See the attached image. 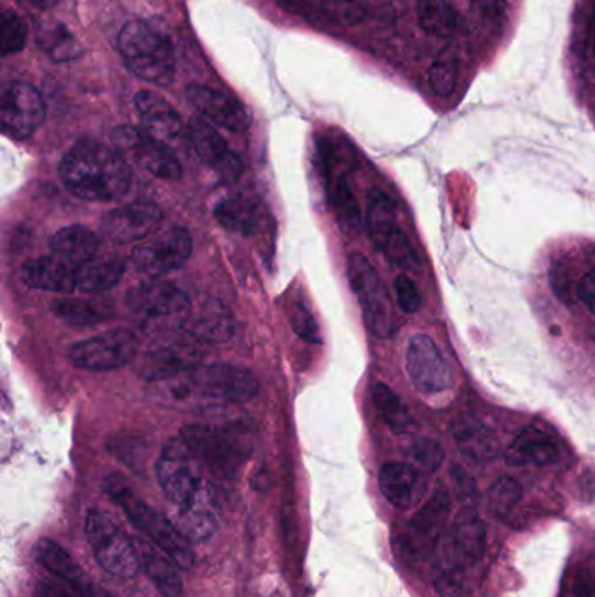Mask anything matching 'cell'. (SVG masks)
I'll return each instance as SVG.
<instances>
[{
	"label": "cell",
	"mask_w": 595,
	"mask_h": 597,
	"mask_svg": "<svg viewBox=\"0 0 595 597\" xmlns=\"http://www.w3.org/2000/svg\"><path fill=\"white\" fill-rule=\"evenodd\" d=\"M258 393V378L249 369L232 364L196 367L150 384L152 400L182 411L243 404Z\"/></svg>",
	"instance_id": "obj_1"
},
{
	"label": "cell",
	"mask_w": 595,
	"mask_h": 597,
	"mask_svg": "<svg viewBox=\"0 0 595 597\" xmlns=\"http://www.w3.org/2000/svg\"><path fill=\"white\" fill-rule=\"evenodd\" d=\"M58 173L65 187L84 202H119L128 194L134 181L131 167L125 158L114 147L91 138L70 147Z\"/></svg>",
	"instance_id": "obj_2"
},
{
	"label": "cell",
	"mask_w": 595,
	"mask_h": 597,
	"mask_svg": "<svg viewBox=\"0 0 595 597\" xmlns=\"http://www.w3.org/2000/svg\"><path fill=\"white\" fill-rule=\"evenodd\" d=\"M117 48L129 70L158 87H168L175 78L173 44L158 26L147 22H129L121 31Z\"/></svg>",
	"instance_id": "obj_3"
},
{
	"label": "cell",
	"mask_w": 595,
	"mask_h": 597,
	"mask_svg": "<svg viewBox=\"0 0 595 597\" xmlns=\"http://www.w3.org/2000/svg\"><path fill=\"white\" fill-rule=\"evenodd\" d=\"M105 491L114 502L125 510L128 519L140 529L141 533L155 542L159 549H163L179 566L188 570L194 564V552L187 543V538L181 533V529L161 516L158 510L141 502L134 490L126 484L121 475H111L105 481Z\"/></svg>",
	"instance_id": "obj_4"
},
{
	"label": "cell",
	"mask_w": 595,
	"mask_h": 597,
	"mask_svg": "<svg viewBox=\"0 0 595 597\" xmlns=\"http://www.w3.org/2000/svg\"><path fill=\"white\" fill-rule=\"evenodd\" d=\"M181 435L202 467L220 481H232L250 452L249 438L232 426L191 425Z\"/></svg>",
	"instance_id": "obj_5"
},
{
	"label": "cell",
	"mask_w": 595,
	"mask_h": 597,
	"mask_svg": "<svg viewBox=\"0 0 595 597\" xmlns=\"http://www.w3.org/2000/svg\"><path fill=\"white\" fill-rule=\"evenodd\" d=\"M84 531L94 558L105 572L121 581H129L137 575L140 567L137 546L107 512L100 508L88 512Z\"/></svg>",
	"instance_id": "obj_6"
},
{
	"label": "cell",
	"mask_w": 595,
	"mask_h": 597,
	"mask_svg": "<svg viewBox=\"0 0 595 597\" xmlns=\"http://www.w3.org/2000/svg\"><path fill=\"white\" fill-rule=\"evenodd\" d=\"M347 279L352 284L353 292L358 297L368 331L381 340L391 337L397 331V320L390 294L365 255H350Z\"/></svg>",
	"instance_id": "obj_7"
},
{
	"label": "cell",
	"mask_w": 595,
	"mask_h": 597,
	"mask_svg": "<svg viewBox=\"0 0 595 597\" xmlns=\"http://www.w3.org/2000/svg\"><path fill=\"white\" fill-rule=\"evenodd\" d=\"M114 149L125 158L129 167L138 168L163 181H181L182 164L179 156L144 128L117 126L111 135Z\"/></svg>",
	"instance_id": "obj_8"
},
{
	"label": "cell",
	"mask_w": 595,
	"mask_h": 597,
	"mask_svg": "<svg viewBox=\"0 0 595 597\" xmlns=\"http://www.w3.org/2000/svg\"><path fill=\"white\" fill-rule=\"evenodd\" d=\"M156 475L164 496L176 508L184 507L197 490L205 484L202 463L184 437H173L164 444L163 451L156 463Z\"/></svg>",
	"instance_id": "obj_9"
},
{
	"label": "cell",
	"mask_w": 595,
	"mask_h": 597,
	"mask_svg": "<svg viewBox=\"0 0 595 597\" xmlns=\"http://www.w3.org/2000/svg\"><path fill=\"white\" fill-rule=\"evenodd\" d=\"M128 305L144 325L155 331L156 326H182L193 301L175 285L150 282L128 294Z\"/></svg>",
	"instance_id": "obj_10"
},
{
	"label": "cell",
	"mask_w": 595,
	"mask_h": 597,
	"mask_svg": "<svg viewBox=\"0 0 595 597\" xmlns=\"http://www.w3.org/2000/svg\"><path fill=\"white\" fill-rule=\"evenodd\" d=\"M193 254V238L187 229L172 228L156 232L131 254V263L141 275L150 278L181 269Z\"/></svg>",
	"instance_id": "obj_11"
},
{
	"label": "cell",
	"mask_w": 595,
	"mask_h": 597,
	"mask_svg": "<svg viewBox=\"0 0 595 597\" xmlns=\"http://www.w3.org/2000/svg\"><path fill=\"white\" fill-rule=\"evenodd\" d=\"M138 353L137 335L125 329L107 331L70 346L73 366L84 370H114L128 366Z\"/></svg>",
	"instance_id": "obj_12"
},
{
	"label": "cell",
	"mask_w": 595,
	"mask_h": 597,
	"mask_svg": "<svg viewBox=\"0 0 595 597\" xmlns=\"http://www.w3.org/2000/svg\"><path fill=\"white\" fill-rule=\"evenodd\" d=\"M405 369L415 390L435 395L455 384V370L428 335H412L405 352Z\"/></svg>",
	"instance_id": "obj_13"
},
{
	"label": "cell",
	"mask_w": 595,
	"mask_h": 597,
	"mask_svg": "<svg viewBox=\"0 0 595 597\" xmlns=\"http://www.w3.org/2000/svg\"><path fill=\"white\" fill-rule=\"evenodd\" d=\"M46 117V105L39 91L26 82H11L0 102L2 131L14 140H26L39 129Z\"/></svg>",
	"instance_id": "obj_14"
},
{
	"label": "cell",
	"mask_w": 595,
	"mask_h": 597,
	"mask_svg": "<svg viewBox=\"0 0 595 597\" xmlns=\"http://www.w3.org/2000/svg\"><path fill=\"white\" fill-rule=\"evenodd\" d=\"M191 146L197 158L214 170L215 175L222 184H234L243 173V161L240 156L229 149L222 135L215 129L210 120L194 116L188 120Z\"/></svg>",
	"instance_id": "obj_15"
},
{
	"label": "cell",
	"mask_w": 595,
	"mask_h": 597,
	"mask_svg": "<svg viewBox=\"0 0 595 597\" xmlns=\"http://www.w3.org/2000/svg\"><path fill=\"white\" fill-rule=\"evenodd\" d=\"M135 107L140 116L141 125L147 134L158 138L159 142L170 147L172 151H187L191 146L188 126L179 116V112L168 104L167 100L152 91H140L135 96Z\"/></svg>",
	"instance_id": "obj_16"
},
{
	"label": "cell",
	"mask_w": 595,
	"mask_h": 597,
	"mask_svg": "<svg viewBox=\"0 0 595 597\" xmlns=\"http://www.w3.org/2000/svg\"><path fill=\"white\" fill-rule=\"evenodd\" d=\"M194 340L168 337L150 346L140 364V376L156 382L196 369L203 360V352Z\"/></svg>",
	"instance_id": "obj_17"
},
{
	"label": "cell",
	"mask_w": 595,
	"mask_h": 597,
	"mask_svg": "<svg viewBox=\"0 0 595 597\" xmlns=\"http://www.w3.org/2000/svg\"><path fill=\"white\" fill-rule=\"evenodd\" d=\"M163 214L152 202H131L105 214L102 232L117 245L147 240L155 234Z\"/></svg>",
	"instance_id": "obj_18"
},
{
	"label": "cell",
	"mask_w": 595,
	"mask_h": 597,
	"mask_svg": "<svg viewBox=\"0 0 595 597\" xmlns=\"http://www.w3.org/2000/svg\"><path fill=\"white\" fill-rule=\"evenodd\" d=\"M484 523L473 512L461 514L446 537L442 538V558L446 572H461L465 564L477 563L485 549Z\"/></svg>",
	"instance_id": "obj_19"
},
{
	"label": "cell",
	"mask_w": 595,
	"mask_h": 597,
	"mask_svg": "<svg viewBox=\"0 0 595 597\" xmlns=\"http://www.w3.org/2000/svg\"><path fill=\"white\" fill-rule=\"evenodd\" d=\"M182 329L197 343H228L234 334V317L219 299L203 297L191 305Z\"/></svg>",
	"instance_id": "obj_20"
},
{
	"label": "cell",
	"mask_w": 595,
	"mask_h": 597,
	"mask_svg": "<svg viewBox=\"0 0 595 597\" xmlns=\"http://www.w3.org/2000/svg\"><path fill=\"white\" fill-rule=\"evenodd\" d=\"M222 519L219 493L205 481L193 498L179 508V529L187 540L205 542L217 533Z\"/></svg>",
	"instance_id": "obj_21"
},
{
	"label": "cell",
	"mask_w": 595,
	"mask_h": 597,
	"mask_svg": "<svg viewBox=\"0 0 595 597\" xmlns=\"http://www.w3.org/2000/svg\"><path fill=\"white\" fill-rule=\"evenodd\" d=\"M187 100L199 112V116L210 120L211 125L228 129L232 134H241L250 128L252 119L247 108L222 91L206 87H191L187 90Z\"/></svg>",
	"instance_id": "obj_22"
},
{
	"label": "cell",
	"mask_w": 595,
	"mask_h": 597,
	"mask_svg": "<svg viewBox=\"0 0 595 597\" xmlns=\"http://www.w3.org/2000/svg\"><path fill=\"white\" fill-rule=\"evenodd\" d=\"M450 498L446 490H438L424 503L409 525L408 547L411 554H428L437 546L442 528L449 516Z\"/></svg>",
	"instance_id": "obj_23"
},
{
	"label": "cell",
	"mask_w": 595,
	"mask_h": 597,
	"mask_svg": "<svg viewBox=\"0 0 595 597\" xmlns=\"http://www.w3.org/2000/svg\"><path fill=\"white\" fill-rule=\"evenodd\" d=\"M22 279L44 292L72 294L78 290V267L58 255L31 259L22 266Z\"/></svg>",
	"instance_id": "obj_24"
},
{
	"label": "cell",
	"mask_w": 595,
	"mask_h": 597,
	"mask_svg": "<svg viewBox=\"0 0 595 597\" xmlns=\"http://www.w3.org/2000/svg\"><path fill=\"white\" fill-rule=\"evenodd\" d=\"M135 546H137L140 564L159 594L163 597H181L184 593L181 566L163 549L150 542L149 538L147 540L141 538Z\"/></svg>",
	"instance_id": "obj_25"
},
{
	"label": "cell",
	"mask_w": 595,
	"mask_h": 597,
	"mask_svg": "<svg viewBox=\"0 0 595 597\" xmlns=\"http://www.w3.org/2000/svg\"><path fill=\"white\" fill-rule=\"evenodd\" d=\"M559 460V447L547 432L527 426L510 444L505 461L510 467H549Z\"/></svg>",
	"instance_id": "obj_26"
},
{
	"label": "cell",
	"mask_w": 595,
	"mask_h": 597,
	"mask_svg": "<svg viewBox=\"0 0 595 597\" xmlns=\"http://www.w3.org/2000/svg\"><path fill=\"white\" fill-rule=\"evenodd\" d=\"M379 487L393 507L409 508L423 494V479L411 464L388 463L379 472Z\"/></svg>",
	"instance_id": "obj_27"
},
{
	"label": "cell",
	"mask_w": 595,
	"mask_h": 597,
	"mask_svg": "<svg viewBox=\"0 0 595 597\" xmlns=\"http://www.w3.org/2000/svg\"><path fill=\"white\" fill-rule=\"evenodd\" d=\"M215 219L228 231L252 237L262 220V210L255 199L247 194H231L215 205Z\"/></svg>",
	"instance_id": "obj_28"
},
{
	"label": "cell",
	"mask_w": 595,
	"mask_h": 597,
	"mask_svg": "<svg viewBox=\"0 0 595 597\" xmlns=\"http://www.w3.org/2000/svg\"><path fill=\"white\" fill-rule=\"evenodd\" d=\"M450 434L455 437L462 455L479 463L494 460L500 452V444L493 432L473 417L456 420L450 426Z\"/></svg>",
	"instance_id": "obj_29"
},
{
	"label": "cell",
	"mask_w": 595,
	"mask_h": 597,
	"mask_svg": "<svg viewBox=\"0 0 595 597\" xmlns=\"http://www.w3.org/2000/svg\"><path fill=\"white\" fill-rule=\"evenodd\" d=\"M49 246L53 254L79 267L96 255L99 238L84 226H69L53 234Z\"/></svg>",
	"instance_id": "obj_30"
},
{
	"label": "cell",
	"mask_w": 595,
	"mask_h": 597,
	"mask_svg": "<svg viewBox=\"0 0 595 597\" xmlns=\"http://www.w3.org/2000/svg\"><path fill=\"white\" fill-rule=\"evenodd\" d=\"M125 272V261L116 255L93 257L78 267V290L84 294L105 292L119 284Z\"/></svg>",
	"instance_id": "obj_31"
},
{
	"label": "cell",
	"mask_w": 595,
	"mask_h": 597,
	"mask_svg": "<svg viewBox=\"0 0 595 597\" xmlns=\"http://www.w3.org/2000/svg\"><path fill=\"white\" fill-rule=\"evenodd\" d=\"M399 228L393 199L382 191L374 190L368 196L367 229L376 249H381L382 243Z\"/></svg>",
	"instance_id": "obj_32"
},
{
	"label": "cell",
	"mask_w": 595,
	"mask_h": 597,
	"mask_svg": "<svg viewBox=\"0 0 595 597\" xmlns=\"http://www.w3.org/2000/svg\"><path fill=\"white\" fill-rule=\"evenodd\" d=\"M35 558H37V563L46 567L47 572L52 573L56 578L73 582V584H88V582H91L84 570L58 543L53 542L49 538H43L37 542Z\"/></svg>",
	"instance_id": "obj_33"
},
{
	"label": "cell",
	"mask_w": 595,
	"mask_h": 597,
	"mask_svg": "<svg viewBox=\"0 0 595 597\" xmlns=\"http://www.w3.org/2000/svg\"><path fill=\"white\" fill-rule=\"evenodd\" d=\"M58 319L73 326L99 325L114 317V308L103 301H84V299H60L53 305Z\"/></svg>",
	"instance_id": "obj_34"
},
{
	"label": "cell",
	"mask_w": 595,
	"mask_h": 597,
	"mask_svg": "<svg viewBox=\"0 0 595 597\" xmlns=\"http://www.w3.org/2000/svg\"><path fill=\"white\" fill-rule=\"evenodd\" d=\"M37 44L53 61L76 60L82 55V46L72 32L61 23H44L37 32Z\"/></svg>",
	"instance_id": "obj_35"
},
{
	"label": "cell",
	"mask_w": 595,
	"mask_h": 597,
	"mask_svg": "<svg viewBox=\"0 0 595 597\" xmlns=\"http://www.w3.org/2000/svg\"><path fill=\"white\" fill-rule=\"evenodd\" d=\"M373 399L386 425L390 426L394 434H409L414 428V420L409 409L390 387H386L385 382L374 384Z\"/></svg>",
	"instance_id": "obj_36"
},
{
	"label": "cell",
	"mask_w": 595,
	"mask_h": 597,
	"mask_svg": "<svg viewBox=\"0 0 595 597\" xmlns=\"http://www.w3.org/2000/svg\"><path fill=\"white\" fill-rule=\"evenodd\" d=\"M417 20L424 32L438 37L453 35L458 28V14L449 0H417Z\"/></svg>",
	"instance_id": "obj_37"
},
{
	"label": "cell",
	"mask_w": 595,
	"mask_h": 597,
	"mask_svg": "<svg viewBox=\"0 0 595 597\" xmlns=\"http://www.w3.org/2000/svg\"><path fill=\"white\" fill-rule=\"evenodd\" d=\"M334 208L343 231L355 232L362 228V210L346 176H339L334 187Z\"/></svg>",
	"instance_id": "obj_38"
},
{
	"label": "cell",
	"mask_w": 595,
	"mask_h": 597,
	"mask_svg": "<svg viewBox=\"0 0 595 597\" xmlns=\"http://www.w3.org/2000/svg\"><path fill=\"white\" fill-rule=\"evenodd\" d=\"M523 498V487L515 479L500 478L489 490V507L494 516L505 519Z\"/></svg>",
	"instance_id": "obj_39"
},
{
	"label": "cell",
	"mask_w": 595,
	"mask_h": 597,
	"mask_svg": "<svg viewBox=\"0 0 595 597\" xmlns=\"http://www.w3.org/2000/svg\"><path fill=\"white\" fill-rule=\"evenodd\" d=\"M39 597H114L107 590L102 589L93 582L88 584H73V582L61 581V578H43L37 584Z\"/></svg>",
	"instance_id": "obj_40"
},
{
	"label": "cell",
	"mask_w": 595,
	"mask_h": 597,
	"mask_svg": "<svg viewBox=\"0 0 595 597\" xmlns=\"http://www.w3.org/2000/svg\"><path fill=\"white\" fill-rule=\"evenodd\" d=\"M0 35H2V55H16V53L25 48L28 28H26V23L16 13L5 11L2 14Z\"/></svg>",
	"instance_id": "obj_41"
},
{
	"label": "cell",
	"mask_w": 595,
	"mask_h": 597,
	"mask_svg": "<svg viewBox=\"0 0 595 597\" xmlns=\"http://www.w3.org/2000/svg\"><path fill=\"white\" fill-rule=\"evenodd\" d=\"M456 81H458V65L449 58H438L430 69V84H432L435 95L446 99L455 91Z\"/></svg>",
	"instance_id": "obj_42"
},
{
	"label": "cell",
	"mask_w": 595,
	"mask_h": 597,
	"mask_svg": "<svg viewBox=\"0 0 595 597\" xmlns=\"http://www.w3.org/2000/svg\"><path fill=\"white\" fill-rule=\"evenodd\" d=\"M288 314H290L291 329L299 337L309 341V343H321L317 320L313 319V314L309 313L305 305L294 302Z\"/></svg>",
	"instance_id": "obj_43"
},
{
	"label": "cell",
	"mask_w": 595,
	"mask_h": 597,
	"mask_svg": "<svg viewBox=\"0 0 595 597\" xmlns=\"http://www.w3.org/2000/svg\"><path fill=\"white\" fill-rule=\"evenodd\" d=\"M412 460L415 464H420L421 469L426 472H435L444 461V449L440 444L435 443L432 438H423L420 443H415L411 449Z\"/></svg>",
	"instance_id": "obj_44"
},
{
	"label": "cell",
	"mask_w": 595,
	"mask_h": 597,
	"mask_svg": "<svg viewBox=\"0 0 595 597\" xmlns=\"http://www.w3.org/2000/svg\"><path fill=\"white\" fill-rule=\"evenodd\" d=\"M394 294L403 313L412 314L420 311L421 294L408 275H399L394 278Z\"/></svg>",
	"instance_id": "obj_45"
},
{
	"label": "cell",
	"mask_w": 595,
	"mask_h": 597,
	"mask_svg": "<svg viewBox=\"0 0 595 597\" xmlns=\"http://www.w3.org/2000/svg\"><path fill=\"white\" fill-rule=\"evenodd\" d=\"M330 13L343 23H358L364 20L367 8L365 0H327Z\"/></svg>",
	"instance_id": "obj_46"
},
{
	"label": "cell",
	"mask_w": 595,
	"mask_h": 597,
	"mask_svg": "<svg viewBox=\"0 0 595 597\" xmlns=\"http://www.w3.org/2000/svg\"><path fill=\"white\" fill-rule=\"evenodd\" d=\"M579 297L583 306L595 314V269L588 272L587 275L580 279Z\"/></svg>",
	"instance_id": "obj_47"
},
{
	"label": "cell",
	"mask_w": 595,
	"mask_h": 597,
	"mask_svg": "<svg viewBox=\"0 0 595 597\" xmlns=\"http://www.w3.org/2000/svg\"><path fill=\"white\" fill-rule=\"evenodd\" d=\"M574 597H595V575L588 570H580L574 581Z\"/></svg>",
	"instance_id": "obj_48"
},
{
	"label": "cell",
	"mask_w": 595,
	"mask_h": 597,
	"mask_svg": "<svg viewBox=\"0 0 595 597\" xmlns=\"http://www.w3.org/2000/svg\"><path fill=\"white\" fill-rule=\"evenodd\" d=\"M477 5H479L480 13L493 18V20L503 14V0H477Z\"/></svg>",
	"instance_id": "obj_49"
},
{
	"label": "cell",
	"mask_w": 595,
	"mask_h": 597,
	"mask_svg": "<svg viewBox=\"0 0 595 597\" xmlns=\"http://www.w3.org/2000/svg\"><path fill=\"white\" fill-rule=\"evenodd\" d=\"M23 8L32 9V11H47L53 5L58 4V0H18Z\"/></svg>",
	"instance_id": "obj_50"
},
{
	"label": "cell",
	"mask_w": 595,
	"mask_h": 597,
	"mask_svg": "<svg viewBox=\"0 0 595 597\" xmlns=\"http://www.w3.org/2000/svg\"><path fill=\"white\" fill-rule=\"evenodd\" d=\"M594 48H595V44H594Z\"/></svg>",
	"instance_id": "obj_51"
}]
</instances>
